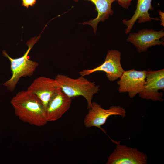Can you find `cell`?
<instances>
[{
	"label": "cell",
	"mask_w": 164,
	"mask_h": 164,
	"mask_svg": "<svg viewBox=\"0 0 164 164\" xmlns=\"http://www.w3.org/2000/svg\"><path fill=\"white\" fill-rule=\"evenodd\" d=\"M11 103L15 115L22 122L37 127L47 123L45 108L34 94L27 90L19 91L12 98Z\"/></svg>",
	"instance_id": "1"
},
{
	"label": "cell",
	"mask_w": 164,
	"mask_h": 164,
	"mask_svg": "<svg viewBox=\"0 0 164 164\" xmlns=\"http://www.w3.org/2000/svg\"><path fill=\"white\" fill-rule=\"evenodd\" d=\"M80 76L74 79L66 75L58 74L55 79L62 91L69 98L82 96L86 99L89 109L94 95L99 91V86Z\"/></svg>",
	"instance_id": "2"
},
{
	"label": "cell",
	"mask_w": 164,
	"mask_h": 164,
	"mask_svg": "<svg viewBox=\"0 0 164 164\" xmlns=\"http://www.w3.org/2000/svg\"><path fill=\"white\" fill-rule=\"evenodd\" d=\"M28 49L23 56L17 58L10 56L6 52L3 50V56L7 58L10 62V69L12 74L11 78L3 85L7 87L10 91H13L20 79L22 77H30L33 74L39 65L37 62L30 60L28 54L35 43L31 40L26 43Z\"/></svg>",
	"instance_id": "3"
},
{
	"label": "cell",
	"mask_w": 164,
	"mask_h": 164,
	"mask_svg": "<svg viewBox=\"0 0 164 164\" xmlns=\"http://www.w3.org/2000/svg\"><path fill=\"white\" fill-rule=\"evenodd\" d=\"M88 109V113L84 120L85 126L86 128L97 127L105 133V131L101 128V126L105 123L109 117L112 115H120L124 118L126 113L123 107L119 106H112L106 109L95 102H92L91 107Z\"/></svg>",
	"instance_id": "4"
},
{
	"label": "cell",
	"mask_w": 164,
	"mask_h": 164,
	"mask_svg": "<svg viewBox=\"0 0 164 164\" xmlns=\"http://www.w3.org/2000/svg\"><path fill=\"white\" fill-rule=\"evenodd\" d=\"M116 145L108 158L106 164H146L148 156L136 148L121 145L120 141L111 139Z\"/></svg>",
	"instance_id": "5"
},
{
	"label": "cell",
	"mask_w": 164,
	"mask_h": 164,
	"mask_svg": "<svg viewBox=\"0 0 164 164\" xmlns=\"http://www.w3.org/2000/svg\"><path fill=\"white\" fill-rule=\"evenodd\" d=\"M121 53L116 50H109L104 61L96 68L84 70L79 72L80 76H85L97 71L104 72L110 81H114L120 78L125 71L121 63Z\"/></svg>",
	"instance_id": "6"
},
{
	"label": "cell",
	"mask_w": 164,
	"mask_h": 164,
	"mask_svg": "<svg viewBox=\"0 0 164 164\" xmlns=\"http://www.w3.org/2000/svg\"><path fill=\"white\" fill-rule=\"evenodd\" d=\"M147 71L132 69L125 71L117 81L120 93L127 92L132 98L142 91L145 82Z\"/></svg>",
	"instance_id": "7"
},
{
	"label": "cell",
	"mask_w": 164,
	"mask_h": 164,
	"mask_svg": "<svg viewBox=\"0 0 164 164\" xmlns=\"http://www.w3.org/2000/svg\"><path fill=\"white\" fill-rule=\"evenodd\" d=\"M144 87L138 94L140 97L154 101L163 100V93L159 90L164 89V69L152 71L147 70Z\"/></svg>",
	"instance_id": "8"
},
{
	"label": "cell",
	"mask_w": 164,
	"mask_h": 164,
	"mask_svg": "<svg viewBox=\"0 0 164 164\" xmlns=\"http://www.w3.org/2000/svg\"><path fill=\"white\" fill-rule=\"evenodd\" d=\"M164 36L163 30L157 31L152 29H143L137 32L129 33L127 41L132 43L137 48L138 53L146 51L150 47L164 46L161 39Z\"/></svg>",
	"instance_id": "9"
},
{
	"label": "cell",
	"mask_w": 164,
	"mask_h": 164,
	"mask_svg": "<svg viewBox=\"0 0 164 164\" xmlns=\"http://www.w3.org/2000/svg\"><path fill=\"white\" fill-rule=\"evenodd\" d=\"M60 88L55 79L40 77L34 80L27 91L39 98L45 109L51 97Z\"/></svg>",
	"instance_id": "10"
},
{
	"label": "cell",
	"mask_w": 164,
	"mask_h": 164,
	"mask_svg": "<svg viewBox=\"0 0 164 164\" xmlns=\"http://www.w3.org/2000/svg\"><path fill=\"white\" fill-rule=\"evenodd\" d=\"M71 99L60 88L51 97L45 109L47 121H54L60 118L70 108Z\"/></svg>",
	"instance_id": "11"
},
{
	"label": "cell",
	"mask_w": 164,
	"mask_h": 164,
	"mask_svg": "<svg viewBox=\"0 0 164 164\" xmlns=\"http://www.w3.org/2000/svg\"><path fill=\"white\" fill-rule=\"evenodd\" d=\"M152 0H138L136 8L133 15L128 20L124 19L122 20L123 23L127 27L125 29L126 34L130 32L137 20L139 24L149 22L152 20H160L159 18L151 17L148 12L149 10L152 11L153 9L151 5Z\"/></svg>",
	"instance_id": "12"
},
{
	"label": "cell",
	"mask_w": 164,
	"mask_h": 164,
	"mask_svg": "<svg viewBox=\"0 0 164 164\" xmlns=\"http://www.w3.org/2000/svg\"><path fill=\"white\" fill-rule=\"evenodd\" d=\"M76 2L79 0H74ZM90 1L94 3L97 12V15L95 19L82 23L83 25H89L94 29V32L96 33L97 25L100 22H104L107 19L109 16L113 13L112 9V4L116 0H84Z\"/></svg>",
	"instance_id": "13"
},
{
	"label": "cell",
	"mask_w": 164,
	"mask_h": 164,
	"mask_svg": "<svg viewBox=\"0 0 164 164\" xmlns=\"http://www.w3.org/2000/svg\"><path fill=\"white\" fill-rule=\"evenodd\" d=\"M118 1V4L125 9H128L131 4L132 0H116Z\"/></svg>",
	"instance_id": "14"
},
{
	"label": "cell",
	"mask_w": 164,
	"mask_h": 164,
	"mask_svg": "<svg viewBox=\"0 0 164 164\" xmlns=\"http://www.w3.org/2000/svg\"><path fill=\"white\" fill-rule=\"evenodd\" d=\"M22 5L28 8L29 6H33L36 3V0H22Z\"/></svg>",
	"instance_id": "15"
},
{
	"label": "cell",
	"mask_w": 164,
	"mask_h": 164,
	"mask_svg": "<svg viewBox=\"0 0 164 164\" xmlns=\"http://www.w3.org/2000/svg\"><path fill=\"white\" fill-rule=\"evenodd\" d=\"M160 16V21H161V25L163 26H164V13L161 11L159 10L158 11Z\"/></svg>",
	"instance_id": "16"
}]
</instances>
